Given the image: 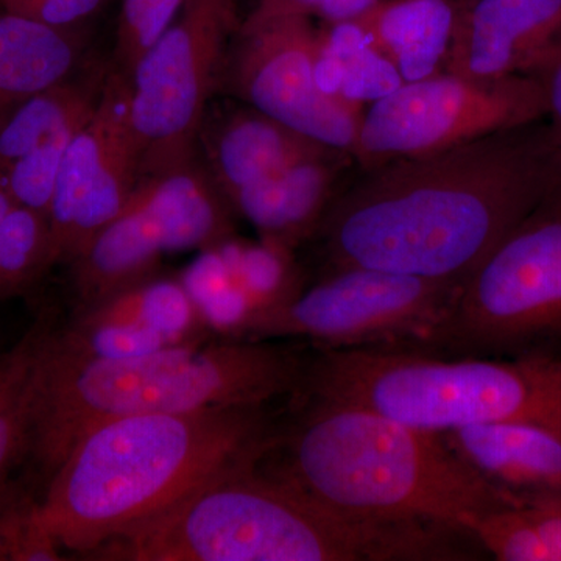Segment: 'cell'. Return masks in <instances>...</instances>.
<instances>
[{"mask_svg":"<svg viewBox=\"0 0 561 561\" xmlns=\"http://www.w3.org/2000/svg\"><path fill=\"white\" fill-rule=\"evenodd\" d=\"M560 183L561 146L546 117L356 168L309 242L323 272L371 268L459 287Z\"/></svg>","mask_w":561,"mask_h":561,"instance_id":"obj_1","label":"cell"},{"mask_svg":"<svg viewBox=\"0 0 561 561\" xmlns=\"http://www.w3.org/2000/svg\"><path fill=\"white\" fill-rule=\"evenodd\" d=\"M278 432L265 405L139 413L91 427L43 491L62 551L88 556L213 476L264 459Z\"/></svg>","mask_w":561,"mask_h":561,"instance_id":"obj_2","label":"cell"},{"mask_svg":"<svg viewBox=\"0 0 561 561\" xmlns=\"http://www.w3.org/2000/svg\"><path fill=\"white\" fill-rule=\"evenodd\" d=\"M267 470L351 519L431 524L468 535L476 516L516 504L449 448L442 434L353 402L297 398Z\"/></svg>","mask_w":561,"mask_h":561,"instance_id":"obj_3","label":"cell"},{"mask_svg":"<svg viewBox=\"0 0 561 561\" xmlns=\"http://www.w3.org/2000/svg\"><path fill=\"white\" fill-rule=\"evenodd\" d=\"M412 524L346 518L267 470L243 461L88 553L108 561L419 560Z\"/></svg>","mask_w":561,"mask_h":561,"instance_id":"obj_4","label":"cell"},{"mask_svg":"<svg viewBox=\"0 0 561 561\" xmlns=\"http://www.w3.org/2000/svg\"><path fill=\"white\" fill-rule=\"evenodd\" d=\"M306 364L286 345L217 335L131 359L95 362L60 356L51 342L31 456L47 481L73 443L98 424L139 413L265 405L295 393Z\"/></svg>","mask_w":561,"mask_h":561,"instance_id":"obj_5","label":"cell"},{"mask_svg":"<svg viewBox=\"0 0 561 561\" xmlns=\"http://www.w3.org/2000/svg\"><path fill=\"white\" fill-rule=\"evenodd\" d=\"M294 397L353 402L434 434L545 419L561 413V354L448 357L400 345L319 350Z\"/></svg>","mask_w":561,"mask_h":561,"instance_id":"obj_6","label":"cell"},{"mask_svg":"<svg viewBox=\"0 0 561 561\" xmlns=\"http://www.w3.org/2000/svg\"><path fill=\"white\" fill-rule=\"evenodd\" d=\"M448 357L561 354V183L483 257L426 337Z\"/></svg>","mask_w":561,"mask_h":561,"instance_id":"obj_7","label":"cell"},{"mask_svg":"<svg viewBox=\"0 0 561 561\" xmlns=\"http://www.w3.org/2000/svg\"><path fill=\"white\" fill-rule=\"evenodd\" d=\"M239 25L236 0H186L136 62L128 83L139 180L198 157L202 122Z\"/></svg>","mask_w":561,"mask_h":561,"instance_id":"obj_8","label":"cell"},{"mask_svg":"<svg viewBox=\"0 0 561 561\" xmlns=\"http://www.w3.org/2000/svg\"><path fill=\"white\" fill-rule=\"evenodd\" d=\"M546 117L545 90L531 73L497 80L435 73L402 83L365 110L353 157L359 169L378 168Z\"/></svg>","mask_w":561,"mask_h":561,"instance_id":"obj_9","label":"cell"},{"mask_svg":"<svg viewBox=\"0 0 561 561\" xmlns=\"http://www.w3.org/2000/svg\"><path fill=\"white\" fill-rule=\"evenodd\" d=\"M459 287L346 267L323 272L290 301L257 313L245 341L306 339L319 350L412 345L426 337Z\"/></svg>","mask_w":561,"mask_h":561,"instance_id":"obj_10","label":"cell"},{"mask_svg":"<svg viewBox=\"0 0 561 561\" xmlns=\"http://www.w3.org/2000/svg\"><path fill=\"white\" fill-rule=\"evenodd\" d=\"M321 31L312 18L239 25L221 83L232 98L308 139L353 154L364 103L330 94L317 77Z\"/></svg>","mask_w":561,"mask_h":561,"instance_id":"obj_11","label":"cell"},{"mask_svg":"<svg viewBox=\"0 0 561 561\" xmlns=\"http://www.w3.org/2000/svg\"><path fill=\"white\" fill-rule=\"evenodd\" d=\"M140 151L130 117V83L108 69L101 102L70 139L47 221L50 261L70 264L116 219L139 181Z\"/></svg>","mask_w":561,"mask_h":561,"instance_id":"obj_12","label":"cell"},{"mask_svg":"<svg viewBox=\"0 0 561 561\" xmlns=\"http://www.w3.org/2000/svg\"><path fill=\"white\" fill-rule=\"evenodd\" d=\"M561 41V0H470L445 72L476 80L530 73Z\"/></svg>","mask_w":561,"mask_h":561,"instance_id":"obj_13","label":"cell"},{"mask_svg":"<svg viewBox=\"0 0 561 561\" xmlns=\"http://www.w3.org/2000/svg\"><path fill=\"white\" fill-rule=\"evenodd\" d=\"M442 437L508 500H561V413L463 427Z\"/></svg>","mask_w":561,"mask_h":561,"instance_id":"obj_14","label":"cell"},{"mask_svg":"<svg viewBox=\"0 0 561 561\" xmlns=\"http://www.w3.org/2000/svg\"><path fill=\"white\" fill-rule=\"evenodd\" d=\"M348 151L330 150L228 195L232 213L261 241L295 251L316 234L335 195L356 171Z\"/></svg>","mask_w":561,"mask_h":561,"instance_id":"obj_15","label":"cell"},{"mask_svg":"<svg viewBox=\"0 0 561 561\" xmlns=\"http://www.w3.org/2000/svg\"><path fill=\"white\" fill-rule=\"evenodd\" d=\"M225 198L297 162L335 150L290 130L249 105L217 114L206 110L197 151Z\"/></svg>","mask_w":561,"mask_h":561,"instance_id":"obj_16","label":"cell"},{"mask_svg":"<svg viewBox=\"0 0 561 561\" xmlns=\"http://www.w3.org/2000/svg\"><path fill=\"white\" fill-rule=\"evenodd\" d=\"M131 197L149 217L165 254L201 251L236 234L230 203L198 157L140 179Z\"/></svg>","mask_w":561,"mask_h":561,"instance_id":"obj_17","label":"cell"},{"mask_svg":"<svg viewBox=\"0 0 561 561\" xmlns=\"http://www.w3.org/2000/svg\"><path fill=\"white\" fill-rule=\"evenodd\" d=\"M470 0H379L354 20L402 81L445 72L461 10Z\"/></svg>","mask_w":561,"mask_h":561,"instance_id":"obj_18","label":"cell"},{"mask_svg":"<svg viewBox=\"0 0 561 561\" xmlns=\"http://www.w3.org/2000/svg\"><path fill=\"white\" fill-rule=\"evenodd\" d=\"M84 35L0 9V127L32 95L83 68Z\"/></svg>","mask_w":561,"mask_h":561,"instance_id":"obj_19","label":"cell"},{"mask_svg":"<svg viewBox=\"0 0 561 561\" xmlns=\"http://www.w3.org/2000/svg\"><path fill=\"white\" fill-rule=\"evenodd\" d=\"M164 254L160 236L130 195L119 216L69 264L76 312L157 275Z\"/></svg>","mask_w":561,"mask_h":561,"instance_id":"obj_20","label":"cell"},{"mask_svg":"<svg viewBox=\"0 0 561 561\" xmlns=\"http://www.w3.org/2000/svg\"><path fill=\"white\" fill-rule=\"evenodd\" d=\"M60 324L54 312H43L0 354V486L31 456L44 367Z\"/></svg>","mask_w":561,"mask_h":561,"instance_id":"obj_21","label":"cell"},{"mask_svg":"<svg viewBox=\"0 0 561 561\" xmlns=\"http://www.w3.org/2000/svg\"><path fill=\"white\" fill-rule=\"evenodd\" d=\"M108 69L92 66L68 80L32 95L0 127V180L11 164L44 140L66 130H77L90 121L105 87Z\"/></svg>","mask_w":561,"mask_h":561,"instance_id":"obj_22","label":"cell"},{"mask_svg":"<svg viewBox=\"0 0 561 561\" xmlns=\"http://www.w3.org/2000/svg\"><path fill=\"white\" fill-rule=\"evenodd\" d=\"M83 323H117L158 332L173 345L214 337L180 278L153 275L76 312Z\"/></svg>","mask_w":561,"mask_h":561,"instance_id":"obj_23","label":"cell"},{"mask_svg":"<svg viewBox=\"0 0 561 561\" xmlns=\"http://www.w3.org/2000/svg\"><path fill=\"white\" fill-rule=\"evenodd\" d=\"M50 267L47 217L38 210L14 206L0 221V298L24 294Z\"/></svg>","mask_w":561,"mask_h":561,"instance_id":"obj_24","label":"cell"},{"mask_svg":"<svg viewBox=\"0 0 561 561\" xmlns=\"http://www.w3.org/2000/svg\"><path fill=\"white\" fill-rule=\"evenodd\" d=\"M61 546L43 518V494L10 478L0 486V561H60Z\"/></svg>","mask_w":561,"mask_h":561,"instance_id":"obj_25","label":"cell"},{"mask_svg":"<svg viewBox=\"0 0 561 561\" xmlns=\"http://www.w3.org/2000/svg\"><path fill=\"white\" fill-rule=\"evenodd\" d=\"M234 265L243 289L256 308L254 316L278 308L305 289V278L300 265L295 261V251L275 243L261 239L257 243H251L236 238Z\"/></svg>","mask_w":561,"mask_h":561,"instance_id":"obj_26","label":"cell"},{"mask_svg":"<svg viewBox=\"0 0 561 561\" xmlns=\"http://www.w3.org/2000/svg\"><path fill=\"white\" fill-rule=\"evenodd\" d=\"M80 128L51 136L50 139L44 140L36 149L28 151L11 164L3 181L16 205L38 210L47 217L55 187H57L62 158L70 139Z\"/></svg>","mask_w":561,"mask_h":561,"instance_id":"obj_27","label":"cell"},{"mask_svg":"<svg viewBox=\"0 0 561 561\" xmlns=\"http://www.w3.org/2000/svg\"><path fill=\"white\" fill-rule=\"evenodd\" d=\"M184 3L186 0H122L114 68L130 76L144 51L175 21Z\"/></svg>","mask_w":561,"mask_h":561,"instance_id":"obj_28","label":"cell"},{"mask_svg":"<svg viewBox=\"0 0 561 561\" xmlns=\"http://www.w3.org/2000/svg\"><path fill=\"white\" fill-rule=\"evenodd\" d=\"M108 2L110 0H25L13 10L7 11L61 31H77Z\"/></svg>","mask_w":561,"mask_h":561,"instance_id":"obj_29","label":"cell"},{"mask_svg":"<svg viewBox=\"0 0 561 561\" xmlns=\"http://www.w3.org/2000/svg\"><path fill=\"white\" fill-rule=\"evenodd\" d=\"M548 103V121L561 146V43L534 70Z\"/></svg>","mask_w":561,"mask_h":561,"instance_id":"obj_30","label":"cell"},{"mask_svg":"<svg viewBox=\"0 0 561 561\" xmlns=\"http://www.w3.org/2000/svg\"><path fill=\"white\" fill-rule=\"evenodd\" d=\"M323 0H256L242 24L275 20V18L306 16L312 18Z\"/></svg>","mask_w":561,"mask_h":561,"instance_id":"obj_31","label":"cell"},{"mask_svg":"<svg viewBox=\"0 0 561 561\" xmlns=\"http://www.w3.org/2000/svg\"><path fill=\"white\" fill-rule=\"evenodd\" d=\"M378 2L379 0H323L313 16L327 25L342 24L357 20Z\"/></svg>","mask_w":561,"mask_h":561,"instance_id":"obj_32","label":"cell"},{"mask_svg":"<svg viewBox=\"0 0 561 561\" xmlns=\"http://www.w3.org/2000/svg\"><path fill=\"white\" fill-rule=\"evenodd\" d=\"M16 206V202L11 197L10 191L7 190L5 181L0 180V221L9 216L11 209Z\"/></svg>","mask_w":561,"mask_h":561,"instance_id":"obj_33","label":"cell"},{"mask_svg":"<svg viewBox=\"0 0 561 561\" xmlns=\"http://www.w3.org/2000/svg\"><path fill=\"white\" fill-rule=\"evenodd\" d=\"M22 2H25V0H0V9L13 10L14 7L20 5Z\"/></svg>","mask_w":561,"mask_h":561,"instance_id":"obj_34","label":"cell"},{"mask_svg":"<svg viewBox=\"0 0 561 561\" xmlns=\"http://www.w3.org/2000/svg\"><path fill=\"white\" fill-rule=\"evenodd\" d=\"M560 43H561V41H560Z\"/></svg>","mask_w":561,"mask_h":561,"instance_id":"obj_35","label":"cell"}]
</instances>
